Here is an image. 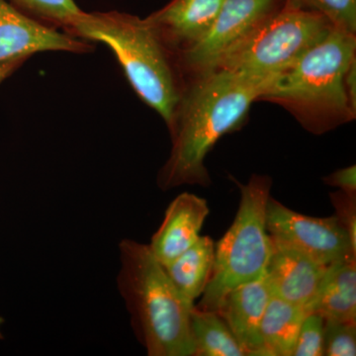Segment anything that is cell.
<instances>
[{"label":"cell","instance_id":"obj_1","mask_svg":"<svg viewBox=\"0 0 356 356\" xmlns=\"http://www.w3.org/2000/svg\"><path fill=\"white\" fill-rule=\"evenodd\" d=\"M275 76L216 69L197 74L191 88L182 89L168 128L172 147L159 172V188L209 186L206 156L222 136L242 126L252 103L261 99Z\"/></svg>","mask_w":356,"mask_h":356},{"label":"cell","instance_id":"obj_2","mask_svg":"<svg viewBox=\"0 0 356 356\" xmlns=\"http://www.w3.org/2000/svg\"><path fill=\"white\" fill-rule=\"evenodd\" d=\"M117 290L134 334L149 356H194L191 312L149 243L123 238L118 245Z\"/></svg>","mask_w":356,"mask_h":356},{"label":"cell","instance_id":"obj_3","mask_svg":"<svg viewBox=\"0 0 356 356\" xmlns=\"http://www.w3.org/2000/svg\"><path fill=\"white\" fill-rule=\"evenodd\" d=\"M65 32L109 47L135 92L170 128L182 89L170 47L146 18L118 11H83Z\"/></svg>","mask_w":356,"mask_h":356},{"label":"cell","instance_id":"obj_4","mask_svg":"<svg viewBox=\"0 0 356 356\" xmlns=\"http://www.w3.org/2000/svg\"><path fill=\"white\" fill-rule=\"evenodd\" d=\"M355 34L334 27L293 64L274 77L259 100L278 103L316 134L327 132L355 113L344 88V74L356 60Z\"/></svg>","mask_w":356,"mask_h":356},{"label":"cell","instance_id":"obj_5","mask_svg":"<svg viewBox=\"0 0 356 356\" xmlns=\"http://www.w3.org/2000/svg\"><path fill=\"white\" fill-rule=\"evenodd\" d=\"M241 191L238 212L228 231L215 243V259L209 282L197 307L216 311L234 288L261 280L271 254L266 229V208L273 180L254 175L248 184L236 181Z\"/></svg>","mask_w":356,"mask_h":356},{"label":"cell","instance_id":"obj_6","mask_svg":"<svg viewBox=\"0 0 356 356\" xmlns=\"http://www.w3.org/2000/svg\"><path fill=\"white\" fill-rule=\"evenodd\" d=\"M332 28L320 14L284 0L222 58L216 69L259 76H277L327 36Z\"/></svg>","mask_w":356,"mask_h":356},{"label":"cell","instance_id":"obj_7","mask_svg":"<svg viewBox=\"0 0 356 356\" xmlns=\"http://www.w3.org/2000/svg\"><path fill=\"white\" fill-rule=\"evenodd\" d=\"M266 229L271 240L294 248L325 266L356 259V248L336 216H306L270 197L267 202Z\"/></svg>","mask_w":356,"mask_h":356},{"label":"cell","instance_id":"obj_8","mask_svg":"<svg viewBox=\"0 0 356 356\" xmlns=\"http://www.w3.org/2000/svg\"><path fill=\"white\" fill-rule=\"evenodd\" d=\"M284 0H224L216 19L202 38L182 49L180 60L200 74L220 62L247 38Z\"/></svg>","mask_w":356,"mask_h":356},{"label":"cell","instance_id":"obj_9","mask_svg":"<svg viewBox=\"0 0 356 356\" xmlns=\"http://www.w3.org/2000/svg\"><path fill=\"white\" fill-rule=\"evenodd\" d=\"M92 49L84 40L23 13L9 0H0V65L43 51L83 54Z\"/></svg>","mask_w":356,"mask_h":356},{"label":"cell","instance_id":"obj_10","mask_svg":"<svg viewBox=\"0 0 356 356\" xmlns=\"http://www.w3.org/2000/svg\"><path fill=\"white\" fill-rule=\"evenodd\" d=\"M327 267L294 248L271 240V254L264 280L271 295L306 309Z\"/></svg>","mask_w":356,"mask_h":356},{"label":"cell","instance_id":"obj_11","mask_svg":"<svg viewBox=\"0 0 356 356\" xmlns=\"http://www.w3.org/2000/svg\"><path fill=\"white\" fill-rule=\"evenodd\" d=\"M209 213L206 199L195 194L184 192L173 199L149 243L156 259L166 266L195 243Z\"/></svg>","mask_w":356,"mask_h":356},{"label":"cell","instance_id":"obj_12","mask_svg":"<svg viewBox=\"0 0 356 356\" xmlns=\"http://www.w3.org/2000/svg\"><path fill=\"white\" fill-rule=\"evenodd\" d=\"M270 296L262 277L232 289L215 311L233 332L245 356H261V325Z\"/></svg>","mask_w":356,"mask_h":356},{"label":"cell","instance_id":"obj_13","mask_svg":"<svg viewBox=\"0 0 356 356\" xmlns=\"http://www.w3.org/2000/svg\"><path fill=\"white\" fill-rule=\"evenodd\" d=\"M224 0H172L147 17L168 47L182 49L202 38Z\"/></svg>","mask_w":356,"mask_h":356},{"label":"cell","instance_id":"obj_14","mask_svg":"<svg viewBox=\"0 0 356 356\" xmlns=\"http://www.w3.org/2000/svg\"><path fill=\"white\" fill-rule=\"evenodd\" d=\"M307 313L325 321L356 323V259L329 264Z\"/></svg>","mask_w":356,"mask_h":356},{"label":"cell","instance_id":"obj_15","mask_svg":"<svg viewBox=\"0 0 356 356\" xmlns=\"http://www.w3.org/2000/svg\"><path fill=\"white\" fill-rule=\"evenodd\" d=\"M215 259V243L210 236H200L195 243L165 266L168 277L185 301L194 306L202 296Z\"/></svg>","mask_w":356,"mask_h":356},{"label":"cell","instance_id":"obj_16","mask_svg":"<svg viewBox=\"0 0 356 356\" xmlns=\"http://www.w3.org/2000/svg\"><path fill=\"white\" fill-rule=\"evenodd\" d=\"M307 311L271 295L261 325V356H292Z\"/></svg>","mask_w":356,"mask_h":356},{"label":"cell","instance_id":"obj_17","mask_svg":"<svg viewBox=\"0 0 356 356\" xmlns=\"http://www.w3.org/2000/svg\"><path fill=\"white\" fill-rule=\"evenodd\" d=\"M191 332L194 356H245L233 332L217 312L200 310L194 306Z\"/></svg>","mask_w":356,"mask_h":356},{"label":"cell","instance_id":"obj_18","mask_svg":"<svg viewBox=\"0 0 356 356\" xmlns=\"http://www.w3.org/2000/svg\"><path fill=\"white\" fill-rule=\"evenodd\" d=\"M23 13L53 27L67 29L83 10L74 0H9Z\"/></svg>","mask_w":356,"mask_h":356},{"label":"cell","instance_id":"obj_19","mask_svg":"<svg viewBox=\"0 0 356 356\" xmlns=\"http://www.w3.org/2000/svg\"><path fill=\"white\" fill-rule=\"evenodd\" d=\"M293 6L322 15L334 27L356 33V0H287Z\"/></svg>","mask_w":356,"mask_h":356},{"label":"cell","instance_id":"obj_20","mask_svg":"<svg viewBox=\"0 0 356 356\" xmlns=\"http://www.w3.org/2000/svg\"><path fill=\"white\" fill-rule=\"evenodd\" d=\"M325 320L315 313H307L302 322L292 356L324 355Z\"/></svg>","mask_w":356,"mask_h":356},{"label":"cell","instance_id":"obj_21","mask_svg":"<svg viewBox=\"0 0 356 356\" xmlns=\"http://www.w3.org/2000/svg\"><path fill=\"white\" fill-rule=\"evenodd\" d=\"M324 355H356V323L325 321Z\"/></svg>","mask_w":356,"mask_h":356},{"label":"cell","instance_id":"obj_22","mask_svg":"<svg viewBox=\"0 0 356 356\" xmlns=\"http://www.w3.org/2000/svg\"><path fill=\"white\" fill-rule=\"evenodd\" d=\"M330 197L336 209L334 216L348 232L351 243L356 248V194L339 191L332 193Z\"/></svg>","mask_w":356,"mask_h":356},{"label":"cell","instance_id":"obj_23","mask_svg":"<svg viewBox=\"0 0 356 356\" xmlns=\"http://www.w3.org/2000/svg\"><path fill=\"white\" fill-rule=\"evenodd\" d=\"M325 184L337 187L339 191L348 194H356V166H348L336 170L324 178Z\"/></svg>","mask_w":356,"mask_h":356},{"label":"cell","instance_id":"obj_24","mask_svg":"<svg viewBox=\"0 0 356 356\" xmlns=\"http://www.w3.org/2000/svg\"><path fill=\"white\" fill-rule=\"evenodd\" d=\"M344 88L350 108L356 114V60L351 63L344 74Z\"/></svg>","mask_w":356,"mask_h":356},{"label":"cell","instance_id":"obj_25","mask_svg":"<svg viewBox=\"0 0 356 356\" xmlns=\"http://www.w3.org/2000/svg\"><path fill=\"white\" fill-rule=\"evenodd\" d=\"M26 60H11V62L4 63L0 65V83L11 76L20 65L24 64Z\"/></svg>","mask_w":356,"mask_h":356},{"label":"cell","instance_id":"obj_26","mask_svg":"<svg viewBox=\"0 0 356 356\" xmlns=\"http://www.w3.org/2000/svg\"><path fill=\"white\" fill-rule=\"evenodd\" d=\"M4 324H6V320H4L3 317H1V316H0V341H2V339H4Z\"/></svg>","mask_w":356,"mask_h":356}]
</instances>
